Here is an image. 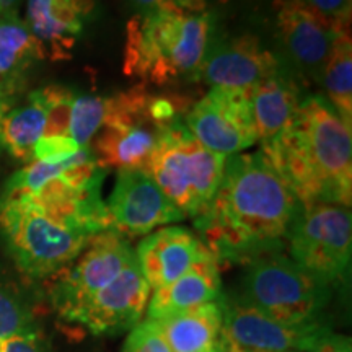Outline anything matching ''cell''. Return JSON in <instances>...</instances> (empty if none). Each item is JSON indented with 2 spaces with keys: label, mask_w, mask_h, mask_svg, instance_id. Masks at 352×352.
Listing matches in <instances>:
<instances>
[{
  "label": "cell",
  "mask_w": 352,
  "mask_h": 352,
  "mask_svg": "<svg viewBox=\"0 0 352 352\" xmlns=\"http://www.w3.org/2000/svg\"><path fill=\"white\" fill-rule=\"evenodd\" d=\"M209 253L199 235L189 228L165 227L140 241L135 258L144 279L157 290L175 283Z\"/></svg>",
  "instance_id": "16"
},
{
  "label": "cell",
  "mask_w": 352,
  "mask_h": 352,
  "mask_svg": "<svg viewBox=\"0 0 352 352\" xmlns=\"http://www.w3.org/2000/svg\"><path fill=\"white\" fill-rule=\"evenodd\" d=\"M329 296V285L277 252L248 264L241 300L280 323L310 324L320 323Z\"/></svg>",
  "instance_id": "7"
},
{
  "label": "cell",
  "mask_w": 352,
  "mask_h": 352,
  "mask_svg": "<svg viewBox=\"0 0 352 352\" xmlns=\"http://www.w3.org/2000/svg\"><path fill=\"white\" fill-rule=\"evenodd\" d=\"M258 142L261 148L279 139L296 120L300 91L285 70L263 78L248 90Z\"/></svg>",
  "instance_id": "19"
},
{
  "label": "cell",
  "mask_w": 352,
  "mask_h": 352,
  "mask_svg": "<svg viewBox=\"0 0 352 352\" xmlns=\"http://www.w3.org/2000/svg\"><path fill=\"white\" fill-rule=\"evenodd\" d=\"M41 46L15 12L0 15V101H10L30 67L43 60Z\"/></svg>",
  "instance_id": "21"
},
{
  "label": "cell",
  "mask_w": 352,
  "mask_h": 352,
  "mask_svg": "<svg viewBox=\"0 0 352 352\" xmlns=\"http://www.w3.org/2000/svg\"><path fill=\"white\" fill-rule=\"evenodd\" d=\"M135 259V252L121 233H96L67 267L51 276V300L56 310L74 323L82 307Z\"/></svg>",
  "instance_id": "9"
},
{
  "label": "cell",
  "mask_w": 352,
  "mask_h": 352,
  "mask_svg": "<svg viewBox=\"0 0 352 352\" xmlns=\"http://www.w3.org/2000/svg\"><path fill=\"white\" fill-rule=\"evenodd\" d=\"M19 0H0V15L7 12H13V7L16 6Z\"/></svg>",
  "instance_id": "35"
},
{
  "label": "cell",
  "mask_w": 352,
  "mask_h": 352,
  "mask_svg": "<svg viewBox=\"0 0 352 352\" xmlns=\"http://www.w3.org/2000/svg\"><path fill=\"white\" fill-rule=\"evenodd\" d=\"M34 331L28 305L10 287L0 284V342L15 334Z\"/></svg>",
  "instance_id": "26"
},
{
  "label": "cell",
  "mask_w": 352,
  "mask_h": 352,
  "mask_svg": "<svg viewBox=\"0 0 352 352\" xmlns=\"http://www.w3.org/2000/svg\"><path fill=\"white\" fill-rule=\"evenodd\" d=\"M280 43L296 67L308 78L323 74L338 34L303 0H279L276 15Z\"/></svg>",
  "instance_id": "15"
},
{
  "label": "cell",
  "mask_w": 352,
  "mask_h": 352,
  "mask_svg": "<svg viewBox=\"0 0 352 352\" xmlns=\"http://www.w3.org/2000/svg\"><path fill=\"white\" fill-rule=\"evenodd\" d=\"M94 0H28L26 26L41 46L44 59L64 60L80 36Z\"/></svg>",
  "instance_id": "17"
},
{
  "label": "cell",
  "mask_w": 352,
  "mask_h": 352,
  "mask_svg": "<svg viewBox=\"0 0 352 352\" xmlns=\"http://www.w3.org/2000/svg\"><path fill=\"white\" fill-rule=\"evenodd\" d=\"M0 232L19 270L32 279H47L63 271L91 239L57 222L25 197H0Z\"/></svg>",
  "instance_id": "6"
},
{
  "label": "cell",
  "mask_w": 352,
  "mask_h": 352,
  "mask_svg": "<svg viewBox=\"0 0 352 352\" xmlns=\"http://www.w3.org/2000/svg\"><path fill=\"white\" fill-rule=\"evenodd\" d=\"M0 352H46L36 331L15 334L0 342Z\"/></svg>",
  "instance_id": "30"
},
{
  "label": "cell",
  "mask_w": 352,
  "mask_h": 352,
  "mask_svg": "<svg viewBox=\"0 0 352 352\" xmlns=\"http://www.w3.org/2000/svg\"><path fill=\"white\" fill-rule=\"evenodd\" d=\"M305 352H351V341L344 336L328 334L323 341Z\"/></svg>",
  "instance_id": "31"
},
{
  "label": "cell",
  "mask_w": 352,
  "mask_h": 352,
  "mask_svg": "<svg viewBox=\"0 0 352 352\" xmlns=\"http://www.w3.org/2000/svg\"><path fill=\"white\" fill-rule=\"evenodd\" d=\"M300 208L261 151L236 153L226 160L222 182L195 226L217 263L250 264L280 252Z\"/></svg>",
  "instance_id": "1"
},
{
  "label": "cell",
  "mask_w": 352,
  "mask_h": 352,
  "mask_svg": "<svg viewBox=\"0 0 352 352\" xmlns=\"http://www.w3.org/2000/svg\"><path fill=\"white\" fill-rule=\"evenodd\" d=\"M227 157L210 152L189 132L183 120L166 124L145 173L184 217H199L222 182Z\"/></svg>",
  "instance_id": "5"
},
{
  "label": "cell",
  "mask_w": 352,
  "mask_h": 352,
  "mask_svg": "<svg viewBox=\"0 0 352 352\" xmlns=\"http://www.w3.org/2000/svg\"><path fill=\"white\" fill-rule=\"evenodd\" d=\"M148 300L151 285L144 279L135 259L82 307L74 323L85 327L91 334L126 331L138 327Z\"/></svg>",
  "instance_id": "14"
},
{
  "label": "cell",
  "mask_w": 352,
  "mask_h": 352,
  "mask_svg": "<svg viewBox=\"0 0 352 352\" xmlns=\"http://www.w3.org/2000/svg\"><path fill=\"white\" fill-rule=\"evenodd\" d=\"M108 96L76 95L70 113L69 135L78 147H88L107 116Z\"/></svg>",
  "instance_id": "24"
},
{
  "label": "cell",
  "mask_w": 352,
  "mask_h": 352,
  "mask_svg": "<svg viewBox=\"0 0 352 352\" xmlns=\"http://www.w3.org/2000/svg\"><path fill=\"white\" fill-rule=\"evenodd\" d=\"M153 324L171 352H214L222 334V298Z\"/></svg>",
  "instance_id": "20"
},
{
  "label": "cell",
  "mask_w": 352,
  "mask_h": 352,
  "mask_svg": "<svg viewBox=\"0 0 352 352\" xmlns=\"http://www.w3.org/2000/svg\"><path fill=\"white\" fill-rule=\"evenodd\" d=\"M214 352H240L236 349V346L233 344V342L228 340L226 334H220V340L217 342V347H215Z\"/></svg>",
  "instance_id": "34"
},
{
  "label": "cell",
  "mask_w": 352,
  "mask_h": 352,
  "mask_svg": "<svg viewBox=\"0 0 352 352\" xmlns=\"http://www.w3.org/2000/svg\"><path fill=\"white\" fill-rule=\"evenodd\" d=\"M122 352H171L153 321L145 320L132 328Z\"/></svg>",
  "instance_id": "28"
},
{
  "label": "cell",
  "mask_w": 352,
  "mask_h": 352,
  "mask_svg": "<svg viewBox=\"0 0 352 352\" xmlns=\"http://www.w3.org/2000/svg\"><path fill=\"white\" fill-rule=\"evenodd\" d=\"M261 152L302 206L327 202L351 208L352 126L323 95L302 98L292 126Z\"/></svg>",
  "instance_id": "2"
},
{
  "label": "cell",
  "mask_w": 352,
  "mask_h": 352,
  "mask_svg": "<svg viewBox=\"0 0 352 352\" xmlns=\"http://www.w3.org/2000/svg\"><path fill=\"white\" fill-rule=\"evenodd\" d=\"M280 70L284 69L279 57L266 50L256 36L243 34L223 43H210L192 77L212 88L250 90Z\"/></svg>",
  "instance_id": "13"
},
{
  "label": "cell",
  "mask_w": 352,
  "mask_h": 352,
  "mask_svg": "<svg viewBox=\"0 0 352 352\" xmlns=\"http://www.w3.org/2000/svg\"><path fill=\"white\" fill-rule=\"evenodd\" d=\"M107 210L109 228L122 236L145 235L184 219L182 210L165 196L152 176L142 170L118 173Z\"/></svg>",
  "instance_id": "12"
},
{
  "label": "cell",
  "mask_w": 352,
  "mask_h": 352,
  "mask_svg": "<svg viewBox=\"0 0 352 352\" xmlns=\"http://www.w3.org/2000/svg\"><path fill=\"white\" fill-rule=\"evenodd\" d=\"M222 333L240 352H305L331 334L323 323L287 324L243 300L222 298Z\"/></svg>",
  "instance_id": "11"
},
{
  "label": "cell",
  "mask_w": 352,
  "mask_h": 352,
  "mask_svg": "<svg viewBox=\"0 0 352 352\" xmlns=\"http://www.w3.org/2000/svg\"><path fill=\"white\" fill-rule=\"evenodd\" d=\"M327 98L347 124L352 126V44L351 33H341L334 39L323 74Z\"/></svg>",
  "instance_id": "23"
},
{
  "label": "cell",
  "mask_w": 352,
  "mask_h": 352,
  "mask_svg": "<svg viewBox=\"0 0 352 352\" xmlns=\"http://www.w3.org/2000/svg\"><path fill=\"white\" fill-rule=\"evenodd\" d=\"M179 103L182 100L153 96L144 85L108 96L107 116L88 145L98 166L145 171L162 129L182 120Z\"/></svg>",
  "instance_id": "4"
},
{
  "label": "cell",
  "mask_w": 352,
  "mask_h": 352,
  "mask_svg": "<svg viewBox=\"0 0 352 352\" xmlns=\"http://www.w3.org/2000/svg\"><path fill=\"white\" fill-rule=\"evenodd\" d=\"M44 108H46V129L43 138L52 135H69L70 113L76 100V94L65 87H46L38 90Z\"/></svg>",
  "instance_id": "25"
},
{
  "label": "cell",
  "mask_w": 352,
  "mask_h": 352,
  "mask_svg": "<svg viewBox=\"0 0 352 352\" xmlns=\"http://www.w3.org/2000/svg\"><path fill=\"white\" fill-rule=\"evenodd\" d=\"M168 6L188 13H202L206 7V0H166Z\"/></svg>",
  "instance_id": "32"
},
{
  "label": "cell",
  "mask_w": 352,
  "mask_h": 352,
  "mask_svg": "<svg viewBox=\"0 0 352 352\" xmlns=\"http://www.w3.org/2000/svg\"><path fill=\"white\" fill-rule=\"evenodd\" d=\"M336 33H349L351 0H303Z\"/></svg>",
  "instance_id": "27"
},
{
  "label": "cell",
  "mask_w": 352,
  "mask_h": 352,
  "mask_svg": "<svg viewBox=\"0 0 352 352\" xmlns=\"http://www.w3.org/2000/svg\"><path fill=\"white\" fill-rule=\"evenodd\" d=\"M290 259L331 287L344 279L351 263L352 217L341 204L302 206L287 235Z\"/></svg>",
  "instance_id": "8"
},
{
  "label": "cell",
  "mask_w": 352,
  "mask_h": 352,
  "mask_svg": "<svg viewBox=\"0 0 352 352\" xmlns=\"http://www.w3.org/2000/svg\"><path fill=\"white\" fill-rule=\"evenodd\" d=\"M46 129V108L41 96L34 90L23 107L3 114L0 121V144L12 157L21 162H33L34 145Z\"/></svg>",
  "instance_id": "22"
},
{
  "label": "cell",
  "mask_w": 352,
  "mask_h": 352,
  "mask_svg": "<svg viewBox=\"0 0 352 352\" xmlns=\"http://www.w3.org/2000/svg\"><path fill=\"white\" fill-rule=\"evenodd\" d=\"M132 3V7L138 8V13H145V12H152L157 10V8L168 6L166 0H129Z\"/></svg>",
  "instance_id": "33"
},
{
  "label": "cell",
  "mask_w": 352,
  "mask_h": 352,
  "mask_svg": "<svg viewBox=\"0 0 352 352\" xmlns=\"http://www.w3.org/2000/svg\"><path fill=\"white\" fill-rule=\"evenodd\" d=\"M80 151V147L74 142L70 135H52V138H41L34 145L33 160L57 164L64 162Z\"/></svg>",
  "instance_id": "29"
},
{
  "label": "cell",
  "mask_w": 352,
  "mask_h": 352,
  "mask_svg": "<svg viewBox=\"0 0 352 352\" xmlns=\"http://www.w3.org/2000/svg\"><path fill=\"white\" fill-rule=\"evenodd\" d=\"M184 124L206 148L223 157L258 142L248 90L212 88L188 109Z\"/></svg>",
  "instance_id": "10"
},
{
  "label": "cell",
  "mask_w": 352,
  "mask_h": 352,
  "mask_svg": "<svg viewBox=\"0 0 352 352\" xmlns=\"http://www.w3.org/2000/svg\"><path fill=\"white\" fill-rule=\"evenodd\" d=\"M222 298L219 263L212 253L197 261L188 272L155 290L147 305V320L157 321L183 314Z\"/></svg>",
  "instance_id": "18"
},
{
  "label": "cell",
  "mask_w": 352,
  "mask_h": 352,
  "mask_svg": "<svg viewBox=\"0 0 352 352\" xmlns=\"http://www.w3.org/2000/svg\"><path fill=\"white\" fill-rule=\"evenodd\" d=\"M212 16L165 6L135 13L126 28L124 64L127 77L164 87L195 76L210 44Z\"/></svg>",
  "instance_id": "3"
}]
</instances>
